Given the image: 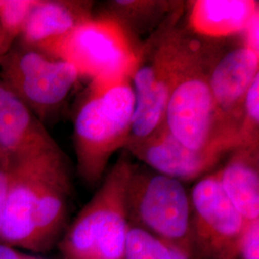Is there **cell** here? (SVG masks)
I'll return each instance as SVG.
<instances>
[{"instance_id":"603a6c76","label":"cell","mask_w":259,"mask_h":259,"mask_svg":"<svg viewBox=\"0 0 259 259\" xmlns=\"http://www.w3.org/2000/svg\"><path fill=\"white\" fill-rule=\"evenodd\" d=\"M29 255L22 254L12 246L0 242V259H28Z\"/></svg>"},{"instance_id":"2e32d148","label":"cell","mask_w":259,"mask_h":259,"mask_svg":"<svg viewBox=\"0 0 259 259\" xmlns=\"http://www.w3.org/2000/svg\"><path fill=\"white\" fill-rule=\"evenodd\" d=\"M258 11L253 0H197L190 4L188 25L201 37H232L241 35Z\"/></svg>"},{"instance_id":"7a4b0ae2","label":"cell","mask_w":259,"mask_h":259,"mask_svg":"<svg viewBox=\"0 0 259 259\" xmlns=\"http://www.w3.org/2000/svg\"><path fill=\"white\" fill-rule=\"evenodd\" d=\"M132 169L133 162L125 151L58 242L61 259H125Z\"/></svg>"},{"instance_id":"d6986e66","label":"cell","mask_w":259,"mask_h":259,"mask_svg":"<svg viewBox=\"0 0 259 259\" xmlns=\"http://www.w3.org/2000/svg\"><path fill=\"white\" fill-rule=\"evenodd\" d=\"M259 75L246 94L239 125L241 145H258Z\"/></svg>"},{"instance_id":"ba28073f","label":"cell","mask_w":259,"mask_h":259,"mask_svg":"<svg viewBox=\"0 0 259 259\" xmlns=\"http://www.w3.org/2000/svg\"><path fill=\"white\" fill-rule=\"evenodd\" d=\"M189 196V258L239 259L246 220L225 193L219 171L197 181Z\"/></svg>"},{"instance_id":"52a82bcc","label":"cell","mask_w":259,"mask_h":259,"mask_svg":"<svg viewBox=\"0 0 259 259\" xmlns=\"http://www.w3.org/2000/svg\"><path fill=\"white\" fill-rule=\"evenodd\" d=\"M79 78L73 64L22 45L0 61V80L41 122L63 105Z\"/></svg>"},{"instance_id":"e0dca14e","label":"cell","mask_w":259,"mask_h":259,"mask_svg":"<svg viewBox=\"0 0 259 259\" xmlns=\"http://www.w3.org/2000/svg\"><path fill=\"white\" fill-rule=\"evenodd\" d=\"M125 259H174L166 243L148 232L130 225L125 243Z\"/></svg>"},{"instance_id":"4fadbf2b","label":"cell","mask_w":259,"mask_h":259,"mask_svg":"<svg viewBox=\"0 0 259 259\" xmlns=\"http://www.w3.org/2000/svg\"><path fill=\"white\" fill-rule=\"evenodd\" d=\"M57 145L42 122L0 80V156L13 159Z\"/></svg>"},{"instance_id":"44dd1931","label":"cell","mask_w":259,"mask_h":259,"mask_svg":"<svg viewBox=\"0 0 259 259\" xmlns=\"http://www.w3.org/2000/svg\"><path fill=\"white\" fill-rule=\"evenodd\" d=\"M13 176V161L10 158L2 157L0 162V224L7 203L10 186Z\"/></svg>"},{"instance_id":"277c9868","label":"cell","mask_w":259,"mask_h":259,"mask_svg":"<svg viewBox=\"0 0 259 259\" xmlns=\"http://www.w3.org/2000/svg\"><path fill=\"white\" fill-rule=\"evenodd\" d=\"M41 52L73 64L80 77L103 83L132 79L142 48L121 19L103 16L85 20Z\"/></svg>"},{"instance_id":"8992f818","label":"cell","mask_w":259,"mask_h":259,"mask_svg":"<svg viewBox=\"0 0 259 259\" xmlns=\"http://www.w3.org/2000/svg\"><path fill=\"white\" fill-rule=\"evenodd\" d=\"M188 44L189 38L172 29L161 37L148 59L142 49L132 76L136 105L128 144L148 139L164 126L168 100Z\"/></svg>"},{"instance_id":"484cf974","label":"cell","mask_w":259,"mask_h":259,"mask_svg":"<svg viewBox=\"0 0 259 259\" xmlns=\"http://www.w3.org/2000/svg\"><path fill=\"white\" fill-rule=\"evenodd\" d=\"M1 160H2V157L0 156V162H1Z\"/></svg>"},{"instance_id":"7c38bea8","label":"cell","mask_w":259,"mask_h":259,"mask_svg":"<svg viewBox=\"0 0 259 259\" xmlns=\"http://www.w3.org/2000/svg\"><path fill=\"white\" fill-rule=\"evenodd\" d=\"M259 75V54L250 48H232L208 65L207 78L213 98L229 125L239 130L243 105Z\"/></svg>"},{"instance_id":"cb8c5ba5","label":"cell","mask_w":259,"mask_h":259,"mask_svg":"<svg viewBox=\"0 0 259 259\" xmlns=\"http://www.w3.org/2000/svg\"><path fill=\"white\" fill-rule=\"evenodd\" d=\"M15 40L6 34V32L0 26V61L9 53L14 47Z\"/></svg>"},{"instance_id":"d4e9b609","label":"cell","mask_w":259,"mask_h":259,"mask_svg":"<svg viewBox=\"0 0 259 259\" xmlns=\"http://www.w3.org/2000/svg\"><path fill=\"white\" fill-rule=\"evenodd\" d=\"M28 259H40V258H37V257H34V256H30L29 255V258Z\"/></svg>"},{"instance_id":"9c48e42d","label":"cell","mask_w":259,"mask_h":259,"mask_svg":"<svg viewBox=\"0 0 259 259\" xmlns=\"http://www.w3.org/2000/svg\"><path fill=\"white\" fill-rule=\"evenodd\" d=\"M240 145L239 141L231 140L193 150L175 139L164 125L148 139L128 144L125 150L143 165L185 184L208 175L223 157Z\"/></svg>"},{"instance_id":"ffe728a7","label":"cell","mask_w":259,"mask_h":259,"mask_svg":"<svg viewBox=\"0 0 259 259\" xmlns=\"http://www.w3.org/2000/svg\"><path fill=\"white\" fill-rule=\"evenodd\" d=\"M239 258L259 259V219L245 223L239 244Z\"/></svg>"},{"instance_id":"3957f363","label":"cell","mask_w":259,"mask_h":259,"mask_svg":"<svg viewBox=\"0 0 259 259\" xmlns=\"http://www.w3.org/2000/svg\"><path fill=\"white\" fill-rule=\"evenodd\" d=\"M207 62L200 45L189 39L170 94L165 127L185 146L203 150L224 141L241 144L239 130L224 120L207 78Z\"/></svg>"},{"instance_id":"9a60e30c","label":"cell","mask_w":259,"mask_h":259,"mask_svg":"<svg viewBox=\"0 0 259 259\" xmlns=\"http://www.w3.org/2000/svg\"><path fill=\"white\" fill-rule=\"evenodd\" d=\"M258 145H240L219 169L225 193L246 221L259 219Z\"/></svg>"},{"instance_id":"5b68a950","label":"cell","mask_w":259,"mask_h":259,"mask_svg":"<svg viewBox=\"0 0 259 259\" xmlns=\"http://www.w3.org/2000/svg\"><path fill=\"white\" fill-rule=\"evenodd\" d=\"M130 225L189 256L191 203L185 184L149 167L133 164L127 189Z\"/></svg>"},{"instance_id":"ac0fdd59","label":"cell","mask_w":259,"mask_h":259,"mask_svg":"<svg viewBox=\"0 0 259 259\" xmlns=\"http://www.w3.org/2000/svg\"><path fill=\"white\" fill-rule=\"evenodd\" d=\"M37 0H0V26L13 40L20 37Z\"/></svg>"},{"instance_id":"5bb4252c","label":"cell","mask_w":259,"mask_h":259,"mask_svg":"<svg viewBox=\"0 0 259 259\" xmlns=\"http://www.w3.org/2000/svg\"><path fill=\"white\" fill-rule=\"evenodd\" d=\"M92 17L90 2L37 0L19 37L21 45L45 51Z\"/></svg>"},{"instance_id":"8fae6325","label":"cell","mask_w":259,"mask_h":259,"mask_svg":"<svg viewBox=\"0 0 259 259\" xmlns=\"http://www.w3.org/2000/svg\"><path fill=\"white\" fill-rule=\"evenodd\" d=\"M72 180L63 151L50 159L33 212L34 251H46L61 239L67 223Z\"/></svg>"},{"instance_id":"6da1fadb","label":"cell","mask_w":259,"mask_h":259,"mask_svg":"<svg viewBox=\"0 0 259 259\" xmlns=\"http://www.w3.org/2000/svg\"><path fill=\"white\" fill-rule=\"evenodd\" d=\"M131 78L91 82L74 119L77 173L85 185H99L111 157L125 149L135 112Z\"/></svg>"},{"instance_id":"7402d4cb","label":"cell","mask_w":259,"mask_h":259,"mask_svg":"<svg viewBox=\"0 0 259 259\" xmlns=\"http://www.w3.org/2000/svg\"><path fill=\"white\" fill-rule=\"evenodd\" d=\"M241 36L243 37V46L259 54V11L250 19Z\"/></svg>"},{"instance_id":"30bf717a","label":"cell","mask_w":259,"mask_h":259,"mask_svg":"<svg viewBox=\"0 0 259 259\" xmlns=\"http://www.w3.org/2000/svg\"><path fill=\"white\" fill-rule=\"evenodd\" d=\"M60 151L57 145L10 158L13 161V176L0 224L1 243L34 251L33 212L39 185L50 159Z\"/></svg>"}]
</instances>
